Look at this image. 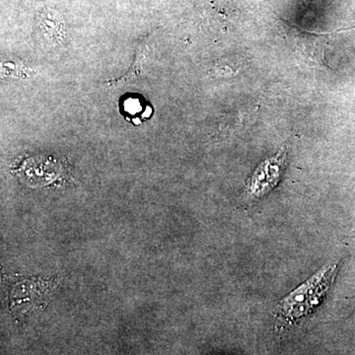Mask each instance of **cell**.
<instances>
[{"mask_svg":"<svg viewBox=\"0 0 355 355\" xmlns=\"http://www.w3.org/2000/svg\"><path fill=\"white\" fill-rule=\"evenodd\" d=\"M338 265H327L311 279L301 284L277 307V328L291 326L299 320L312 314L321 305L335 282Z\"/></svg>","mask_w":355,"mask_h":355,"instance_id":"cell-1","label":"cell"},{"mask_svg":"<svg viewBox=\"0 0 355 355\" xmlns=\"http://www.w3.org/2000/svg\"><path fill=\"white\" fill-rule=\"evenodd\" d=\"M286 149H282L277 155L266 159L258 166L245 186V195L250 200L265 197L279 184L286 167Z\"/></svg>","mask_w":355,"mask_h":355,"instance_id":"cell-2","label":"cell"},{"mask_svg":"<svg viewBox=\"0 0 355 355\" xmlns=\"http://www.w3.org/2000/svg\"><path fill=\"white\" fill-rule=\"evenodd\" d=\"M42 35L50 43H60L64 38V24L62 16L53 9H42L38 14Z\"/></svg>","mask_w":355,"mask_h":355,"instance_id":"cell-3","label":"cell"},{"mask_svg":"<svg viewBox=\"0 0 355 355\" xmlns=\"http://www.w3.org/2000/svg\"><path fill=\"white\" fill-rule=\"evenodd\" d=\"M148 55L149 44L146 41L140 44L139 48H137L132 67H130L127 73H125V76H121L120 78L108 81L107 84H108L109 86H120L121 84L130 83V80H133V79L137 78V77L141 76L142 65H144V62H146Z\"/></svg>","mask_w":355,"mask_h":355,"instance_id":"cell-4","label":"cell"}]
</instances>
